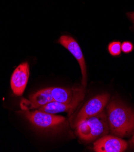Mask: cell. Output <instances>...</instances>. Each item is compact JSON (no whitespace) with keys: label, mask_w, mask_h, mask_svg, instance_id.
I'll return each mask as SVG.
<instances>
[{"label":"cell","mask_w":134,"mask_h":152,"mask_svg":"<svg viewBox=\"0 0 134 152\" xmlns=\"http://www.w3.org/2000/svg\"><path fill=\"white\" fill-rule=\"evenodd\" d=\"M108 122L111 132L120 137L129 135L134 129V112L116 100L107 106Z\"/></svg>","instance_id":"obj_1"},{"label":"cell","mask_w":134,"mask_h":152,"mask_svg":"<svg viewBox=\"0 0 134 152\" xmlns=\"http://www.w3.org/2000/svg\"><path fill=\"white\" fill-rule=\"evenodd\" d=\"M76 134L85 142L94 141L108 133V118L103 111L98 115L85 118L76 126Z\"/></svg>","instance_id":"obj_2"},{"label":"cell","mask_w":134,"mask_h":152,"mask_svg":"<svg viewBox=\"0 0 134 152\" xmlns=\"http://www.w3.org/2000/svg\"><path fill=\"white\" fill-rule=\"evenodd\" d=\"M35 128L43 131L55 130L62 128L66 119L61 116L48 113L38 110L20 112Z\"/></svg>","instance_id":"obj_3"},{"label":"cell","mask_w":134,"mask_h":152,"mask_svg":"<svg viewBox=\"0 0 134 152\" xmlns=\"http://www.w3.org/2000/svg\"><path fill=\"white\" fill-rule=\"evenodd\" d=\"M110 96L108 94L98 95L94 98L89 99L83 106L78 114L76 115L74 120V125L75 126L82 119L95 116L103 111L107 104Z\"/></svg>","instance_id":"obj_4"},{"label":"cell","mask_w":134,"mask_h":152,"mask_svg":"<svg viewBox=\"0 0 134 152\" xmlns=\"http://www.w3.org/2000/svg\"><path fill=\"white\" fill-rule=\"evenodd\" d=\"M57 42L67 49L78 61L82 72V85L85 87L87 81L86 66L83 55L79 44L74 38L69 35H62L59 38Z\"/></svg>","instance_id":"obj_5"},{"label":"cell","mask_w":134,"mask_h":152,"mask_svg":"<svg viewBox=\"0 0 134 152\" xmlns=\"http://www.w3.org/2000/svg\"><path fill=\"white\" fill-rule=\"evenodd\" d=\"M29 64L24 62L20 64L13 71L11 79L10 86L13 93L21 96L25 89L29 78Z\"/></svg>","instance_id":"obj_6"},{"label":"cell","mask_w":134,"mask_h":152,"mask_svg":"<svg viewBox=\"0 0 134 152\" xmlns=\"http://www.w3.org/2000/svg\"><path fill=\"white\" fill-rule=\"evenodd\" d=\"M127 147V142L120 138L105 135L94 143L93 149L96 152H123Z\"/></svg>","instance_id":"obj_7"},{"label":"cell","mask_w":134,"mask_h":152,"mask_svg":"<svg viewBox=\"0 0 134 152\" xmlns=\"http://www.w3.org/2000/svg\"><path fill=\"white\" fill-rule=\"evenodd\" d=\"M54 101L51 94L50 87L39 90L32 95L28 99H22L20 106L22 110L38 109L42 106Z\"/></svg>","instance_id":"obj_8"},{"label":"cell","mask_w":134,"mask_h":152,"mask_svg":"<svg viewBox=\"0 0 134 152\" xmlns=\"http://www.w3.org/2000/svg\"><path fill=\"white\" fill-rule=\"evenodd\" d=\"M51 94L54 101L69 103L78 99H83L85 87L62 88L50 87Z\"/></svg>","instance_id":"obj_9"},{"label":"cell","mask_w":134,"mask_h":152,"mask_svg":"<svg viewBox=\"0 0 134 152\" xmlns=\"http://www.w3.org/2000/svg\"><path fill=\"white\" fill-rule=\"evenodd\" d=\"M83 99H78L69 103L52 101L42 106L37 110L51 114L62 112H68L71 113L78 107V106Z\"/></svg>","instance_id":"obj_10"},{"label":"cell","mask_w":134,"mask_h":152,"mask_svg":"<svg viewBox=\"0 0 134 152\" xmlns=\"http://www.w3.org/2000/svg\"><path fill=\"white\" fill-rule=\"evenodd\" d=\"M121 43L119 41H112L108 45V50L109 53L114 56H119L121 54Z\"/></svg>","instance_id":"obj_11"},{"label":"cell","mask_w":134,"mask_h":152,"mask_svg":"<svg viewBox=\"0 0 134 152\" xmlns=\"http://www.w3.org/2000/svg\"><path fill=\"white\" fill-rule=\"evenodd\" d=\"M122 51L125 53H129L131 52L133 49V45L132 42L129 41H124L121 44Z\"/></svg>","instance_id":"obj_12"},{"label":"cell","mask_w":134,"mask_h":152,"mask_svg":"<svg viewBox=\"0 0 134 152\" xmlns=\"http://www.w3.org/2000/svg\"><path fill=\"white\" fill-rule=\"evenodd\" d=\"M128 17H129V18L134 22V12H131V13H127Z\"/></svg>","instance_id":"obj_13"},{"label":"cell","mask_w":134,"mask_h":152,"mask_svg":"<svg viewBox=\"0 0 134 152\" xmlns=\"http://www.w3.org/2000/svg\"><path fill=\"white\" fill-rule=\"evenodd\" d=\"M131 142H132V143L133 144V145H134V134H133V137H132V140H131Z\"/></svg>","instance_id":"obj_14"}]
</instances>
